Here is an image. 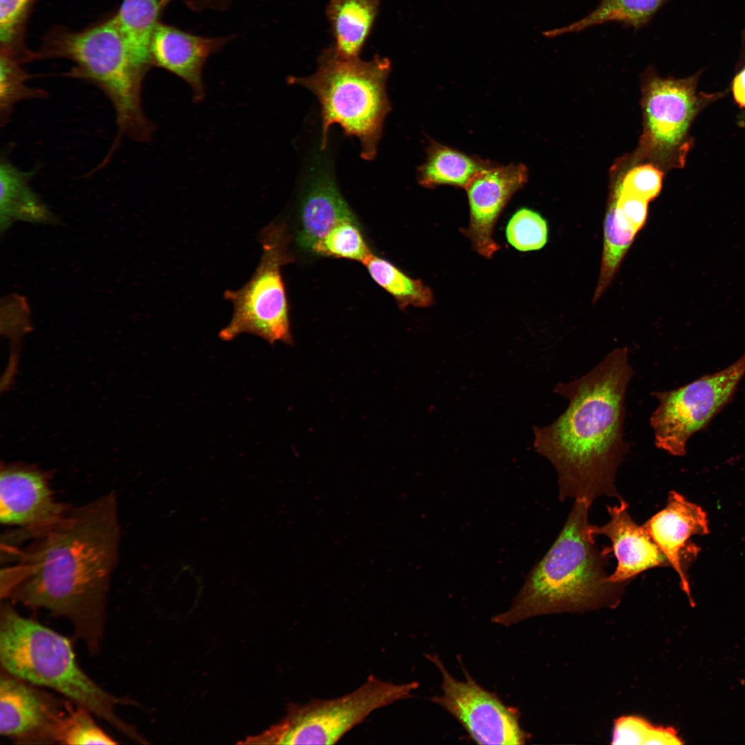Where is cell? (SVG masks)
I'll list each match as a JSON object with an SVG mask.
<instances>
[{"label":"cell","mask_w":745,"mask_h":745,"mask_svg":"<svg viewBox=\"0 0 745 745\" xmlns=\"http://www.w3.org/2000/svg\"><path fill=\"white\" fill-rule=\"evenodd\" d=\"M116 497L68 512L37 535L21 562L1 574V596L70 620L92 655L101 646L106 598L120 536Z\"/></svg>","instance_id":"cell-1"},{"label":"cell","mask_w":745,"mask_h":745,"mask_svg":"<svg viewBox=\"0 0 745 745\" xmlns=\"http://www.w3.org/2000/svg\"><path fill=\"white\" fill-rule=\"evenodd\" d=\"M633 375L627 348H616L586 375L557 386L568 406L553 423L535 429V448L557 473L561 501L622 499L615 481L628 449L624 400Z\"/></svg>","instance_id":"cell-2"},{"label":"cell","mask_w":745,"mask_h":745,"mask_svg":"<svg viewBox=\"0 0 745 745\" xmlns=\"http://www.w3.org/2000/svg\"><path fill=\"white\" fill-rule=\"evenodd\" d=\"M590 505L575 499L557 538L530 571L510 608L493 622L508 626L535 616L617 604L627 583L608 581L609 553L595 544L588 522Z\"/></svg>","instance_id":"cell-3"},{"label":"cell","mask_w":745,"mask_h":745,"mask_svg":"<svg viewBox=\"0 0 745 745\" xmlns=\"http://www.w3.org/2000/svg\"><path fill=\"white\" fill-rule=\"evenodd\" d=\"M1 670L35 686L52 689L85 708L126 737L145 739L117 713V705L133 704L99 686L79 666L71 642L40 623L19 614L11 606L0 610Z\"/></svg>","instance_id":"cell-4"},{"label":"cell","mask_w":745,"mask_h":745,"mask_svg":"<svg viewBox=\"0 0 745 745\" xmlns=\"http://www.w3.org/2000/svg\"><path fill=\"white\" fill-rule=\"evenodd\" d=\"M52 58L72 61L74 66L66 75L92 83L110 99L117 125L110 156L124 137L141 142L150 139L155 126L146 117L141 102L148 69L132 57L115 15L81 31L51 29L40 50L34 52V60Z\"/></svg>","instance_id":"cell-5"},{"label":"cell","mask_w":745,"mask_h":745,"mask_svg":"<svg viewBox=\"0 0 745 745\" xmlns=\"http://www.w3.org/2000/svg\"><path fill=\"white\" fill-rule=\"evenodd\" d=\"M390 61L376 55L370 61L339 54L332 46L319 56L316 72L288 82L301 86L317 98L321 115V148H326L330 127L337 124L357 138L361 157L374 160L383 125L391 110L386 81Z\"/></svg>","instance_id":"cell-6"},{"label":"cell","mask_w":745,"mask_h":745,"mask_svg":"<svg viewBox=\"0 0 745 745\" xmlns=\"http://www.w3.org/2000/svg\"><path fill=\"white\" fill-rule=\"evenodd\" d=\"M418 686L416 682L394 684L370 675L341 697L290 704L281 721L243 744H334L374 711L409 698Z\"/></svg>","instance_id":"cell-7"},{"label":"cell","mask_w":745,"mask_h":745,"mask_svg":"<svg viewBox=\"0 0 745 745\" xmlns=\"http://www.w3.org/2000/svg\"><path fill=\"white\" fill-rule=\"evenodd\" d=\"M261 243V257L252 277L240 289L224 292L225 299L233 305V312L219 337L230 341L249 333L270 344H290L288 301L281 273V267L293 260L286 225L271 223L262 231Z\"/></svg>","instance_id":"cell-8"},{"label":"cell","mask_w":745,"mask_h":745,"mask_svg":"<svg viewBox=\"0 0 745 745\" xmlns=\"http://www.w3.org/2000/svg\"><path fill=\"white\" fill-rule=\"evenodd\" d=\"M744 375L745 352L724 370L677 389L652 393L659 401L650 419L656 446L673 455H684L688 439L706 429L733 400Z\"/></svg>","instance_id":"cell-9"},{"label":"cell","mask_w":745,"mask_h":745,"mask_svg":"<svg viewBox=\"0 0 745 745\" xmlns=\"http://www.w3.org/2000/svg\"><path fill=\"white\" fill-rule=\"evenodd\" d=\"M427 657L442 677V694L431 701L446 709L479 744H523L528 735L522 729L517 711L479 686L464 670L466 681L456 679L437 655Z\"/></svg>","instance_id":"cell-10"},{"label":"cell","mask_w":745,"mask_h":745,"mask_svg":"<svg viewBox=\"0 0 745 745\" xmlns=\"http://www.w3.org/2000/svg\"><path fill=\"white\" fill-rule=\"evenodd\" d=\"M72 703L1 670L0 734L17 744L59 743Z\"/></svg>","instance_id":"cell-11"},{"label":"cell","mask_w":745,"mask_h":745,"mask_svg":"<svg viewBox=\"0 0 745 745\" xmlns=\"http://www.w3.org/2000/svg\"><path fill=\"white\" fill-rule=\"evenodd\" d=\"M68 508L55 501L46 473L32 465H1L0 520L23 527L34 535L60 522Z\"/></svg>","instance_id":"cell-12"},{"label":"cell","mask_w":745,"mask_h":745,"mask_svg":"<svg viewBox=\"0 0 745 745\" xmlns=\"http://www.w3.org/2000/svg\"><path fill=\"white\" fill-rule=\"evenodd\" d=\"M528 179V169L522 163H493L480 171L465 188L470 219L462 230L473 249L490 259L499 249L493 239L495 225L513 195Z\"/></svg>","instance_id":"cell-13"},{"label":"cell","mask_w":745,"mask_h":745,"mask_svg":"<svg viewBox=\"0 0 745 745\" xmlns=\"http://www.w3.org/2000/svg\"><path fill=\"white\" fill-rule=\"evenodd\" d=\"M645 88V142L655 151L671 150L681 143L697 110L695 78L662 79L649 72Z\"/></svg>","instance_id":"cell-14"},{"label":"cell","mask_w":745,"mask_h":745,"mask_svg":"<svg viewBox=\"0 0 745 745\" xmlns=\"http://www.w3.org/2000/svg\"><path fill=\"white\" fill-rule=\"evenodd\" d=\"M643 526L678 575L681 587L692 602L687 570L698 550L689 540L693 535L709 533L706 513L679 493L671 491L664 508Z\"/></svg>","instance_id":"cell-15"},{"label":"cell","mask_w":745,"mask_h":745,"mask_svg":"<svg viewBox=\"0 0 745 745\" xmlns=\"http://www.w3.org/2000/svg\"><path fill=\"white\" fill-rule=\"evenodd\" d=\"M230 39L231 37L198 36L159 22L150 42L152 64L183 80L190 88L194 101L199 102L206 95L204 64Z\"/></svg>","instance_id":"cell-16"},{"label":"cell","mask_w":745,"mask_h":745,"mask_svg":"<svg viewBox=\"0 0 745 745\" xmlns=\"http://www.w3.org/2000/svg\"><path fill=\"white\" fill-rule=\"evenodd\" d=\"M619 504L607 506L610 520L602 526H590L595 535H604L610 542L607 547L617 559V567L608 576L614 583H628L650 568L669 566L668 562L644 526L636 524L628 513L624 499Z\"/></svg>","instance_id":"cell-17"},{"label":"cell","mask_w":745,"mask_h":745,"mask_svg":"<svg viewBox=\"0 0 745 745\" xmlns=\"http://www.w3.org/2000/svg\"><path fill=\"white\" fill-rule=\"evenodd\" d=\"M356 218L341 194L330 171L312 170L301 201L297 243L310 250L337 224Z\"/></svg>","instance_id":"cell-18"},{"label":"cell","mask_w":745,"mask_h":745,"mask_svg":"<svg viewBox=\"0 0 745 745\" xmlns=\"http://www.w3.org/2000/svg\"><path fill=\"white\" fill-rule=\"evenodd\" d=\"M34 170L22 171L6 159L0 163V226L7 230L14 221L56 223V216L30 188Z\"/></svg>","instance_id":"cell-19"},{"label":"cell","mask_w":745,"mask_h":745,"mask_svg":"<svg viewBox=\"0 0 745 745\" xmlns=\"http://www.w3.org/2000/svg\"><path fill=\"white\" fill-rule=\"evenodd\" d=\"M379 0H330L326 16L335 39V50L345 57H359L372 28Z\"/></svg>","instance_id":"cell-20"},{"label":"cell","mask_w":745,"mask_h":745,"mask_svg":"<svg viewBox=\"0 0 745 745\" xmlns=\"http://www.w3.org/2000/svg\"><path fill=\"white\" fill-rule=\"evenodd\" d=\"M426 155L425 162L417 169L416 177L418 183L427 188L441 185L465 188L480 171L493 163L434 140H430Z\"/></svg>","instance_id":"cell-21"},{"label":"cell","mask_w":745,"mask_h":745,"mask_svg":"<svg viewBox=\"0 0 745 745\" xmlns=\"http://www.w3.org/2000/svg\"><path fill=\"white\" fill-rule=\"evenodd\" d=\"M163 7L162 0H123L115 14L132 57L148 70L151 39Z\"/></svg>","instance_id":"cell-22"},{"label":"cell","mask_w":745,"mask_h":745,"mask_svg":"<svg viewBox=\"0 0 745 745\" xmlns=\"http://www.w3.org/2000/svg\"><path fill=\"white\" fill-rule=\"evenodd\" d=\"M667 0H600L598 6L586 17L546 32L547 37L577 32L607 22H618L639 28L646 25Z\"/></svg>","instance_id":"cell-23"},{"label":"cell","mask_w":745,"mask_h":745,"mask_svg":"<svg viewBox=\"0 0 745 745\" xmlns=\"http://www.w3.org/2000/svg\"><path fill=\"white\" fill-rule=\"evenodd\" d=\"M637 232L613 199L604 223V249L594 301H597L611 282Z\"/></svg>","instance_id":"cell-24"},{"label":"cell","mask_w":745,"mask_h":745,"mask_svg":"<svg viewBox=\"0 0 745 745\" xmlns=\"http://www.w3.org/2000/svg\"><path fill=\"white\" fill-rule=\"evenodd\" d=\"M363 264L373 280L393 297L401 309L410 306L428 307L433 303V295L428 286L410 277L388 261L372 253Z\"/></svg>","instance_id":"cell-25"},{"label":"cell","mask_w":745,"mask_h":745,"mask_svg":"<svg viewBox=\"0 0 745 745\" xmlns=\"http://www.w3.org/2000/svg\"><path fill=\"white\" fill-rule=\"evenodd\" d=\"M21 55L1 51L0 53V121L1 126L8 121L14 106L26 99H43L48 93L41 89L26 86L32 75L21 66L27 62Z\"/></svg>","instance_id":"cell-26"},{"label":"cell","mask_w":745,"mask_h":745,"mask_svg":"<svg viewBox=\"0 0 745 745\" xmlns=\"http://www.w3.org/2000/svg\"><path fill=\"white\" fill-rule=\"evenodd\" d=\"M310 251L322 256L355 260L362 264L372 254L357 220H347L337 224L314 244Z\"/></svg>","instance_id":"cell-27"},{"label":"cell","mask_w":745,"mask_h":745,"mask_svg":"<svg viewBox=\"0 0 745 745\" xmlns=\"http://www.w3.org/2000/svg\"><path fill=\"white\" fill-rule=\"evenodd\" d=\"M613 744H681L683 741L670 727L656 726L635 716L617 719L614 725Z\"/></svg>","instance_id":"cell-28"},{"label":"cell","mask_w":745,"mask_h":745,"mask_svg":"<svg viewBox=\"0 0 745 745\" xmlns=\"http://www.w3.org/2000/svg\"><path fill=\"white\" fill-rule=\"evenodd\" d=\"M35 1L0 0L1 51L23 56L29 54L23 39L28 17Z\"/></svg>","instance_id":"cell-29"},{"label":"cell","mask_w":745,"mask_h":745,"mask_svg":"<svg viewBox=\"0 0 745 745\" xmlns=\"http://www.w3.org/2000/svg\"><path fill=\"white\" fill-rule=\"evenodd\" d=\"M506 235L510 244L520 251L539 250L547 242L548 226L539 213L522 208L510 218Z\"/></svg>","instance_id":"cell-30"},{"label":"cell","mask_w":745,"mask_h":745,"mask_svg":"<svg viewBox=\"0 0 745 745\" xmlns=\"http://www.w3.org/2000/svg\"><path fill=\"white\" fill-rule=\"evenodd\" d=\"M83 707H72L64 725L59 744H115L117 742L94 721Z\"/></svg>","instance_id":"cell-31"},{"label":"cell","mask_w":745,"mask_h":745,"mask_svg":"<svg viewBox=\"0 0 745 745\" xmlns=\"http://www.w3.org/2000/svg\"><path fill=\"white\" fill-rule=\"evenodd\" d=\"M662 184V172L651 164H644L630 169L618 184L615 191L649 201L659 195Z\"/></svg>","instance_id":"cell-32"},{"label":"cell","mask_w":745,"mask_h":745,"mask_svg":"<svg viewBox=\"0 0 745 745\" xmlns=\"http://www.w3.org/2000/svg\"><path fill=\"white\" fill-rule=\"evenodd\" d=\"M613 199L626 219L637 231L641 230L646 220L648 201L617 191Z\"/></svg>","instance_id":"cell-33"},{"label":"cell","mask_w":745,"mask_h":745,"mask_svg":"<svg viewBox=\"0 0 745 745\" xmlns=\"http://www.w3.org/2000/svg\"><path fill=\"white\" fill-rule=\"evenodd\" d=\"M170 0H162L163 6ZM185 3L194 10L203 9H225L231 0H183Z\"/></svg>","instance_id":"cell-34"},{"label":"cell","mask_w":745,"mask_h":745,"mask_svg":"<svg viewBox=\"0 0 745 745\" xmlns=\"http://www.w3.org/2000/svg\"><path fill=\"white\" fill-rule=\"evenodd\" d=\"M733 93L737 103L745 108V68L735 77Z\"/></svg>","instance_id":"cell-35"}]
</instances>
